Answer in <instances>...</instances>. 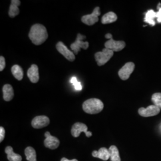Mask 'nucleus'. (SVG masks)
<instances>
[{"mask_svg": "<svg viewBox=\"0 0 161 161\" xmlns=\"http://www.w3.org/2000/svg\"><path fill=\"white\" fill-rule=\"evenodd\" d=\"M30 40L36 46H39L44 43L48 38V33L46 27L41 24L33 25L29 32Z\"/></svg>", "mask_w": 161, "mask_h": 161, "instance_id": "1", "label": "nucleus"}, {"mask_svg": "<svg viewBox=\"0 0 161 161\" xmlns=\"http://www.w3.org/2000/svg\"><path fill=\"white\" fill-rule=\"evenodd\" d=\"M25 154L28 161H36V154L34 149L32 147H28L25 149Z\"/></svg>", "mask_w": 161, "mask_h": 161, "instance_id": "22", "label": "nucleus"}, {"mask_svg": "<svg viewBox=\"0 0 161 161\" xmlns=\"http://www.w3.org/2000/svg\"><path fill=\"white\" fill-rule=\"evenodd\" d=\"M92 155L93 157L97 158L100 159H102L103 161H107L110 158L109 149H107L106 147H102L98 151H93Z\"/></svg>", "mask_w": 161, "mask_h": 161, "instance_id": "14", "label": "nucleus"}, {"mask_svg": "<svg viewBox=\"0 0 161 161\" xmlns=\"http://www.w3.org/2000/svg\"><path fill=\"white\" fill-rule=\"evenodd\" d=\"M156 18V12H155L153 10H150L146 13L144 17V22L146 23H149L150 25H155V19Z\"/></svg>", "mask_w": 161, "mask_h": 161, "instance_id": "19", "label": "nucleus"}, {"mask_svg": "<svg viewBox=\"0 0 161 161\" xmlns=\"http://www.w3.org/2000/svg\"><path fill=\"white\" fill-rule=\"evenodd\" d=\"M5 130L3 127H0V142H2L5 137Z\"/></svg>", "mask_w": 161, "mask_h": 161, "instance_id": "25", "label": "nucleus"}, {"mask_svg": "<svg viewBox=\"0 0 161 161\" xmlns=\"http://www.w3.org/2000/svg\"><path fill=\"white\" fill-rule=\"evenodd\" d=\"M114 52L108 48H104L102 52L96 53L94 55L96 61L98 66H103L109 61L110 59L114 56Z\"/></svg>", "mask_w": 161, "mask_h": 161, "instance_id": "3", "label": "nucleus"}, {"mask_svg": "<svg viewBox=\"0 0 161 161\" xmlns=\"http://www.w3.org/2000/svg\"><path fill=\"white\" fill-rule=\"evenodd\" d=\"M44 135L46 137V139L44 140L45 146L50 149H57L60 144V141L56 137L52 136L48 131L46 132Z\"/></svg>", "mask_w": 161, "mask_h": 161, "instance_id": "11", "label": "nucleus"}, {"mask_svg": "<svg viewBox=\"0 0 161 161\" xmlns=\"http://www.w3.org/2000/svg\"><path fill=\"white\" fill-rule=\"evenodd\" d=\"M6 67V60L3 56L0 57V71H3Z\"/></svg>", "mask_w": 161, "mask_h": 161, "instance_id": "24", "label": "nucleus"}, {"mask_svg": "<svg viewBox=\"0 0 161 161\" xmlns=\"http://www.w3.org/2000/svg\"><path fill=\"white\" fill-rule=\"evenodd\" d=\"M5 152L7 155V159L9 161H22V156L19 154L15 153L11 146H7Z\"/></svg>", "mask_w": 161, "mask_h": 161, "instance_id": "17", "label": "nucleus"}, {"mask_svg": "<svg viewBox=\"0 0 161 161\" xmlns=\"http://www.w3.org/2000/svg\"><path fill=\"white\" fill-rule=\"evenodd\" d=\"M135 68V64L132 62H128L125 64L119 72L118 75L122 80H127Z\"/></svg>", "mask_w": 161, "mask_h": 161, "instance_id": "8", "label": "nucleus"}, {"mask_svg": "<svg viewBox=\"0 0 161 161\" xmlns=\"http://www.w3.org/2000/svg\"><path fill=\"white\" fill-rule=\"evenodd\" d=\"M161 109L155 105H150L146 108H141L138 109L139 115L143 117H150L158 115Z\"/></svg>", "mask_w": 161, "mask_h": 161, "instance_id": "10", "label": "nucleus"}, {"mask_svg": "<svg viewBox=\"0 0 161 161\" xmlns=\"http://www.w3.org/2000/svg\"><path fill=\"white\" fill-rule=\"evenodd\" d=\"M78 80H77V79L75 78V77H72V79L70 80V82L72 83V84H75V82H76Z\"/></svg>", "mask_w": 161, "mask_h": 161, "instance_id": "28", "label": "nucleus"}, {"mask_svg": "<svg viewBox=\"0 0 161 161\" xmlns=\"http://www.w3.org/2000/svg\"><path fill=\"white\" fill-rule=\"evenodd\" d=\"M103 103L98 98H90L84 102L82 109L88 114H97L103 109Z\"/></svg>", "mask_w": 161, "mask_h": 161, "instance_id": "2", "label": "nucleus"}, {"mask_svg": "<svg viewBox=\"0 0 161 161\" xmlns=\"http://www.w3.org/2000/svg\"><path fill=\"white\" fill-rule=\"evenodd\" d=\"M12 74L17 80H20L23 79V69L20 66L17 64L14 65L12 68Z\"/></svg>", "mask_w": 161, "mask_h": 161, "instance_id": "20", "label": "nucleus"}, {"mask_svg": "<svg viewBox=\"0 0 161 161\" xmlns=\"http://www.w3.org/2000/svg\"><path fill=\"white\" fill-rule=\"evenodd\" d=\"M73 85L75 86V89L76 90H82V86H81L80 82H79L78 81L75 82V84H74Z\"/></svg>", "mask_w": 161, "mask_h": 161, "instance_id": "27", "label": "nucleus"}, {"mask_svg": "<svg viewBox=\"0 0 161 161\" xmlns=\"http://www.w3.org/2000/svg\"><path fill=\"white\" fill-rule=\"evenodd\" d=\"M56 48L58 52L62 54L64 58L70 62L74 61L75 59V54L68 48L62 42H58L56 44Z\"/></svg>", "mask_w": 161, "mask_h": 161, "instance_id": "9", "label": "nucleus"}, {"mask_svg": "<svg viewBox=\"0 0 161 161\" xmlns=\"http://www.w3.org/2000/svg\"><path fill=\"white\" fill-rule=\"evenodd\" d=\"M111 161H121L119 150L115 146H111L109 149Z\"/></svg>", "mask_w": 161, "mask_h": 161, "instance_id": "21", "label": "nucleus"}, {"mask_svg": "<svg viewBox=\"0 0 161 161\" xmlns=\"http://www.w3.org/2000/svg\"><path fill=\"white\" fill-rule=\"evenodd\" d=\"M158 8H159V11L156 12V19H157V21L159 23H161V7H159Z\"/></svg>", "mask_w": 161, "mask_h": 161, "instance_id": "26", "label": "nucleus"}, {"mask_svg": "<svg viewBox=\"0 0 161 161\" xmlns=\"http://www.w3.org/2000/svg\"><path fill=\"white\" fill-rule=\"evenodd\" d=\"M3 98L4 100L7 102L12 100L14 97V91L11 85L6 84L3 88Z\"/></svg>", "mask_w": 161, "mask_h": 161, "instance_id": "16", "label": "nucleus"}, {"mask_svg": "<svg viewBox=\"0 0 161 161\" xmlns=\"http://www.w3.org/2000/svg\"><path fill=\"white\" fill-rule=\"evenodd\" d=\"M86 38L85 35L78 34L77 35V38L75 42L70 45V48L73 51V53L77 54L78 52H80V48L86 50L89 47V43L87 41H83Z\"/></svg>", "mask_w": 161, "mask_h": 161, "instance_id": "4", "label": "nucleus"}, {"mask_svg": "<svg viewBox=\"0 0 161 161\" xmlns=\"http://www.w3.org/2000/svg\"><path fill=\"white\" fill-rule=\"evenodd\" d=\"M105 38L108 39V40H110V39L112 38V34H107L105 35Z\"/></svg>", "mask_w": 161, "mask_h": 161, "instance_id": "29", "label": "nucleus"}, {"mask_svg": "<svg viewBox=\"0 0 161 161\" xmlns=\"http://www.w3.org/2000/svg\"><path fill=\"white\" fill-rule=\"evenodd\" d=\"M152 101L154 104V105L159 108L161 109V93L156 92L152 95Z\"/></svg>", "mask_w": 161, "mask_h": 161, "instance_id": "23", "label": "nucleus"}, {"mask_svg": "<svg viewBox=\"0 0 161 161\" xmlns=\"http://www.w3.org/2000/svg\"><path fill=\"white\" fill-rule=\"evenodd\" d=\"M104 46L106 48L114 52H120L125 48V42L123 41H115L112 38L105 42Z\"/></svg>", "mask_w": 161, "mask_h": 161, "instance_id": "7", "label": "nucleus"}, {"mask_svg": "<svg viewBox=\"0 0 161 161\" xmlns=\"http://www.w3.org/2000/svg\"><path fill=\"white\" fill-rule=\"evenodd\" d=\"M100 14L101 13L100 11V7H97L94 9L91 14H87L82 16L81 20L83 23L86 24V25L92 26L98 21V16L100 15Z\"/></svg>", "mask_w": 161, "mask_h": 161, "instance_id": "6", "label": "nucleus"}, {"mask_svg": "<svg viewBox=\"0 0 161 161\" xmlns=\"http://www.w3.org/2000/svg\"><path fill=\"white\" fill-rule=\"evenodd\" d=\"M50 119L46 116H38L32 121V126L36 129H40L48 125Z\"/></svg>", "mask_w": 161, "mask_h": 161, "instance_id": "12", "label": "nucleus"}, {"mask_svg": "<svg viewBox=\"0 0 161 161\" xmlns=\"http://www.w3.org/2000/svg\"><path fill=\"white\" fill-rule=\"evenodd\" d=\"M118 19L117 15L115 13L110 12L105 14L102 18V23L103 24H109L114 23L116 22Z\"/></svg>", "mask_w": 161, "mask_h": 161, "instance_id": "18", "label": "nucleus"}, {"mask_svg": "<svg viewBox=\"0 0 161 161\" xmlns=\"http://www.w3.org/2000/svg\"><path fill=\"white\" fill-rule=\"evenodd\" d=\"M81 132H84L87 137H90L92 136V132L88 131V127L86 124L80 122L75 123L71 130L72 135L74 137H78Z\"/></svg>", "mask_w": 161, "mask_h": 161, "instance_id": "5", "label": "nucleus"}, {"mask_svg": "<svg viewBox=\"0 0 161 161\" xmlns=\"http://www.w3.org/2000/svg\"><path fill=\"white\" fill-rule=\"evenodd\" d=\"M20 4V1L19 0H12L11 1V5L10 6L8 15L12 18L16 16L20 13L19 6Z\"/></svg>", "mask_w": 161, "mask_h": 161, "instance_id": "15", "label": "nucleus"}, {"mask_svg": "<svg viewBox=\"0 0 161 161\" xmlns=\"http://www.w3.org/2000/svg\"><path fill=\"white\" fill-rule=\"evenodd\" d=\"M27 75L31 82L36 83L40 78L38 66L36 64H32L28 69Z\"/></svg>", "mask_w": 161, "mask_h": 161, "instance_id": "13", "label": "nucleus"}, {"mask_svg": "<svg viewBox=\"0 0 161 161\" xmlns=\"http://www.w3.org/2000/svg\"><path fill=\"white\" fill-rule=\"evenodd\" d=\"M78 161L77 159H72V160H69V159H68L67 158H63L62 159H61V161Z\"/></svg>", "mask_w": 161, "mask_h": 161, "instance_id": "30", "label": "nucleus"}]
</instances>
